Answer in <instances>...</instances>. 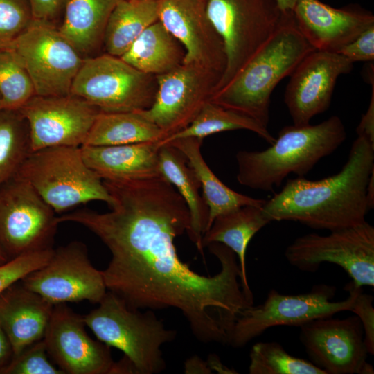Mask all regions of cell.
<instances>
[{"mask_svg": "<svg viewBox=\"0 0 374 374\" xmlns=\"http://www.w3.org/2000/svg\"><path fill=\"white\" fill-rule=\"evenodd\" d=\"M55 211L16 175L0 186V246L8 260L53 248L59 224Z\"/></svg>", "mask_w": 374, "mask_h": 374, "instance_id": "12", "label": "cell"}, {"mask_svg": "<svg viewBox=\"0 0 374 374\" xmlns=\"http://www.w3.org/2000/svg\"><path fill=\"white\" fill-rule=\"evenodd\" d=\"M32 152L28 123L19 109L0 110V186L15 176Z\"/></svg>", "mask_w": 374, "mask_h": 374, "instance_id": "31", "label": "cell"}, {"mask_svg": "<svg viewBox=\"0 0 374 374\" xmlns=\"http://www.w3.org/2000/svg\"><path fill=\"white\" fill-rule=\"evenodd\" d=\"M204 1L226 56V69L215 93L229 83L272 37L283 12L275 0Z\"/></svg>", "mask_w": 374, "mask_h": 374, "instance_id": "7", "label": "cell"}, {"mask_svg": "<svg viewBox=\"0 0 374 374\" xmlns=\"http://www.w3.org/2000/svg\"><path fill=\"white\" fill-rule=\"evenodd\" d=\"M337 53L353 63L359 61H373L374 60V26L363 31Z\"/></svg>", "mask_w": 374, "mask_h": 374, "instance_id": "38", "label": "cell"}, {"mask_svg": "<svg viewBox=\"0 0 374 374\" xmlns=\"http://www.w3.org/2000/svg\"><path fill=\"white\" fill-rule=\"evenodd\" d=\"M122 0H69L58 29L84 58L103 44L109 16Z\"/></svg>", "mask_w": 374, "mask_h": 374, "instance_id": "25", "label": "cell"}, {"mask_svg": "<svg viewBox=\"0 0 374 374\" xmlns=\"http://www.w3.org/2000/svg\"><path fill=\"white\" fill-rule=\"evenodd\" d=\"M159 142L80 148L87 165L103 180L130 181L161 175Z\"/></svg>", "mask_w": 374, "mask_h": 374, "instance_id": "22", "label": "cell"}, {"mask_svg": "<svg viewBox=\"0 0 374 374\" xmlns=\"http://www.w3.org/2000/svg\"><path fill=\"white\" fill-rule=\"evenodd\" d=\"M107 188L114 199L109 212L82 209L73 215L111 252L102 271L107 290L132 309L175 308L197 340L228 344L237 319L253 305L242 285L235 253L223 244H209L221 265L213 276L181 261L174 241L188 231L189 211L162 175L109 182Z\"/></svg>", "mask_w": 374, "mask_h": 374, "instance_id": "1", "label": "cell"}, {"mask_svg": "<svg viewBox=\"0 0 374 374\" xmlns=\"http://www.w3.org/2000/svg\"><path fill=\"white\" fill-rule=\"evenodd\" d=\"M3 109V98L0 93V110Z\"/></svg>", "mask_w": 374, "mask_h": 374, "instance_id": "46", "label": "cell"}, {"mask_svg": "<svg viewBox=\"0 0 374 374\" xmlns=\"http://www.w3.org/2000/svg\"><path fill=\"white\" fill-rule=\"evenodd\" d=\"M33 18L57 24L69 0H28Z\"/></svg>", "mask_w": 374, "mask_h": 374, "instance_id": "39", "label": "cell"}, {"mask_svg": "<svg viewBox=\"0 0 374 374\" xmlns=\"http://www.w3.org/2000/svg\"><path fill=\"white\" fill-rule=\"evenodd\" d=\"M159 145L160 174L175 186L184 199L190 215V226L186 233L203 255L202 240L207 229L209 211L199 191L201 184L181 151L170 143Z\"/></svg>", "mask_w": 374, "mask_h": 374, "instance_id": "23", "label": "cell"}, {"mask_svg": "<svg viewBox=\"0 0 374 374\" xmlns=\"http://www.w3.org/2000/svg\"><path fill=\"white\" fill-rule=\"evenodd\" d=\"M374 170V145L357 136L347 161L335 175L312 181L287 179L282 190L265 200L269 222L294 221L330 231L364 222L370 209L367 184Z\"/></svg>", "mask_w": 374, "mask_h": 374, "instance_id": "2", "label": "cell"}, {"mask_svg": "<svg viewBox=\"0 0 374 374\" xmlns=\"http://www.w3.org/2000/svg\"><path fill=\"white\" fill-rule=\"evenodd\" d=\"M353 66V62L335 52L315 50L309 53L290 75L285 92L293 125H308L314 116L326 111L337 80Z\"/></svg>", "mask_w": 374, "mask_h": 374, "instance_id": "19", "label": "cell"}, {"mask_svg": "<svg viewBox=\"0 0 374 374\" xmlns=\"http://www.w3.org/2000/svg\"><path fill=\"white\" fill-rule=\"evenodd\" d=\"M30 76L35 95L65 96L84 57L54 24L35 19L8 48Z\"/></svg>", "mask_w": 374, "mask_h": 374, "instance_id": "11", "label": "cell"}, {"mask_svg": "<svg viewBox=\"0 0 374 374\" xmlns=\"http://www.w3.org/2000/svg\"><path fill=\"white\" fill-rule=\"evenodd\" d=\"M53 248L22 254L0 265V293L11 284L44 265L53 253Z\"/></svg>", "mask_w": 374, "mask_h": 374, "instance_id": "36", "label": "cell"}, {"mask_svg": "<svg viewBox=\"0 0 374 374\" xmlns=\"http://www.w3.org/2000/svg\"><path fill=\"white\" fill-rule=\"evenodd\" d=\"M0 93L3 109H19L35 95L27 71L9 49H0Z\"/></svg>", "mask_w": 374, "mask_h": 374, "instance_id": "33", "label": "cell"}, {"mask_svg": "<svg viewBox=\"0 0 374 374\" xmlns=\"http://www.w3.org/2000/svg\"><path fill=\"white\" fill-rule=\"evenodd\" d=\"M98 304L83 316L86 326L98 339L121 350L136 374L163 371L166 364L161 347L172 341L177 332L166 329L151 310L141 313L110 291Z\"/></svg>", "mask_w": 374, "mask_h": 374, "instance_id": "5", "label": "cell"}, {"mask_svg": "<svg viewBox=\"0 0 374 374\" xmlns=\"http://www.w3.org/2000/svg\"><path fill=\"white\" fill-rule=\"evenodd\" d=\"M61 213L81 204L114 199L103 179L85 163L80 147L57 146L32 152L17 174Z\"/></svg>", "mask_w": 374, "mask_h": 374, "instance_id": "6", "label": "cell"}, {"mask_svg": "<svg viewBox=\"0 0 374 374\" xmlns=\"http://www.w3.org/2000/svg\"><path fill=\"white\" fill-rule=\"evenodd\" d=\"M19 111L28 123L32 152L51 147L82 146L101 112L71 93L35 95Z\"/></svg>", "mask_w": 374, "mask_h": 374, "instance_id": "16", "label": "cell"}, {"mask_svg": "<svg viewBox=\"0 0 374 374\" xmlns=\"http://www.w3.org/2000/svg\"><path fill=\"white\" fill-rule=\"evenodd\" d=\"M346 138L345 126L337 116L317 125L285 126L266 150L237 152V180L252 189L272 190L290 174L305 175Z\"/></svg>", "mask_w": 374, "mask_h": 374, "instance_id": "4", "label": "cell"}, {"mask_svg": "<svg viewBox=\"0 0 374 374\" xmlns=\"http://www.w3.org/2000/svg\"><path fill=\"white\" fill-rule=\"evenodd\" d=\"M235 130L251 131L270 144L276 139L269 133L267 127L254 118L208 101L190 125L182 130L166 137L159 142V144L180 138L195 137L204 139L213 134Z\"/></svg>", "mask_w": 374, "mask_h": 374, "instance_id": "30", "label": "cell"}, {"mask_svg": "<svg viewBox=\"0 0 374 374\" xmlns=\"http://www.w3.org/2000/svg\"><path fill=\"white\" fill-rule=\"evenodd\" d=\"M367 199L371 210L374 206V170L372 172L367 184Z\"/></svg>", "mask_w": 374, "mask_h": 374, "instance_id": "43", "label": "cell"}, {"mask_svg": "<svg viewBox=\"0 0 374 374\" xmlns=\"http://www.w3.org/2000/svg\"><path fill=\"white\" fill-rule=\"evenodd\" d=\"M13 357L10 341L0 327V374Z\"/></svg>", "mask_w": 374, "mask_h": 374, "instance_id": "41", "label": "cell"}, {"mask_svg": "<svg viewBox=\"0 0 374 374\" xmlns=\"http://www.w3.org/2000/svg\"><path fill=\"white\" fill-rule=\"evenodd\" d=\"M184 56L182 45L158 20L120 57L137 70L157 76L182 64Z\"/></svg>", "mask_w": 374, "mask_h": 374, "instance_id": "27", "label": "cell"}, {"mask_svg": "<svg viewBox=\"0 0 374 374\" xmlns=\"http://www.w3.org/2000/svg\"><path fill=\"white\" fill-rule=\"evenodd\" d=\"M159 20V0H122L112 12L105 30L106 53L121 57L138 37Z\"/></svg>", "mask_w": 374, "mask_h": 374, "instance_id": "29", "label": "cell"}, {"mask_svg": "<svg viewBox=\"0 0 374 374\" xmlns=\"http://www.w3.org/2000/svg\"><path fill=\"white\" fill-rule=\"evenodd\" d=\"M373 296L357 290L350 311L359 318L364 330V342L368 354L374 355V308Z\"/></svg>", "mask_w": 374, "mask_h": 374, "instance_id": "37", "label": "cell"}, {"mask_svg": "<svg viewBox=\"0 0 374 374\" xmlns=\"http://www.w3.org/2000/svg\"><path fill=\"white\" fill-rule=\"evenodd\" d=\"M155 77L154 102L148 109L139 112L157 125L166 137L190 124L210 101L220 80L217 74L186 63Z\"/></svg>", "mask_w": 374, "mask_h": 374, "instance_id": "14", "label": "cell"}, {"mask_svg": "<svg viewBox=\"0 0 374 374\" xmlns=\"http://www.w3.org/2000/svg\"><path fill=\"white\" fill-rule=\"evenodd\" d=\"M309 233L295 239L285 251L287 262L306 272L324 262L341 267L357 287L374 286V227L364 222L330 231Z\"/></svg>", "mask_w": 374, "mask_h": 374, "instance_id": "10", "label": "cell"}, {"mask_svg": "<svg viewBox=\"0 0 374 374\" xmlns=\"http://www.w3.org/2000/svg\"><path fill=\"white\" fill-rule=\"evenodd\" d=\"M249 359L250 374H326L310 361L290 355L274 341L253 345Z\"/></svg>", "mask_w": 374, "mask_h": 374, "instance_id": "32", "label": "cell"}, {"mask_svg": "<svg viewBox=\"0 0 374 374\" xmlns=\"http://www.w3.org/2000/svg\"><path fill=\"white\" fill-rule=\"evenodd\" d=\"M202 143L203 139L187 137L176 139L166 143L171 144L184 154L201 184L202 194L209 211L207 231L217 216L243 206H262L265 199L239 193L220 180L202 155Z\"/></svg>", "mask_w": 374, "mask_h": 374, "instance_id": "26", "label": "cell"}, {"mask_svg": "<svg viewBox=\"0 0 374 374\" xmlns=\"http://www.w3.org/2000/svg\"><path fill=\"white\" fill-rule=\"evenodd\" d=\"M53 307L21 280L0 293V327L11 344L13 355L43 339Z\"/></svg>", "mask_w": 374, "mask_h": 374, "instance_id": "21", "label": "cell"}, {"mask_svg": "<svg viewBox=\"0 0 374 374\" xmlns=\"http://www.w3.org/2000/svg\"><path fill=\"white\" fill-rule=\"evenodd\" d=\"M156 91L155 76L106 53L84 59L71 89V94L105 112L147 109Z\"/></svg>", "mask_w": 374, "mask_h": 374, "instance_id": "9", "label": "cell"}, {"mask_svg": "<svg viewBox=\"0 0 374 374\" xmlns=\"http://www.w3.org/2000/svg\"><path fill=\"white\" fill-rule=\"evenodd\" d=\"M358 287L352 281L348 283L344 287L348 297L339 301H332L335 287L325 284L299 294H283L271 289L262 303L251 305L238 317L228 344L242 347L271 328L299 327L316 319L350 311Z\"/></svg>", "mask_w": 374, "mask_h": 374, "instance_id": "8", "label": "cell"}, {"mask_svg": "<svg viewBox=\"0 0 374 374\" xmlns=\"http://www.w3.org/2000/svg\"><path fill=\"white\" fill-rule=\"evenodd\" d=\"M374 84L373 83L372 95L368 107L362 116L356 132L357 136L365 137L374 145Z\"/></svg>", "mask_w": 374, "mask_h": 374, "instance_id": "40", "label": "cell"}, {"mask_svg": "<svg viewBox=\"0 0 374 374\" xmlns=\"http://www.w3.org/2000/svg\"><path fill=\"white\" fill-rule=\"evenodd\" d=\"M165 133L139 111L97 116L83 145L107 146L161 141Z\"/></svg>", "mask_w": 374, "mask_h": 374, "instance_id": "28", "label": "cell"}, {"mask_svg": "<svg viewBox=\"0 0 374 374\" xmlns=\"http://www.w3.org/2000/svg\"><path fill=\"white\" fill-rule=\"evenodd\" d=\"M142 1H152V0H142Z\"/></svg>", "mask_w": 374, "mask_h": 374, "instance_id": "47", "label": "cell"}, {"mask_svg": "<svg viewBox=\"0 0 374 374\" xmlns=\"http://www.w3.org/2000/svg\"><path fill=\"white\" fill-rule=\"evenodd\" d=\"M85 326L83 316L54 305L43 337L49 357L64 374H116L110 347L91 339Z\"/></svg>", "mask_w": 374, "mask_h": 374, "instance_id": "17", "label": "cell"}, {"mask_svg": "<svg viewBox=\"0 0 374 374\" xmlns=\"http://www.w3.org/2000/svg\"><path fill=\"white\" fill-rule=\"evenodd\" d=\"M48 357L42 339L13 355L1 374H64Z\"/></svg>", "mask_w": 374, "mask_h": 374, "instance_id": "35", "label": "cell"}, {"mask_svg": "<svg viewBox=\"0 0 374 374\" xmlns=\"http://www.w3.org/2000/svg\"><path fill=\"white\" fill-rule=\"evenodd\" d=\"M186 373H211L208 363L204 362L197 356L187 359L185 363Z\"/></svg>", "mask_w": 374, "mask_h": 374, "instance_id": "42", "label": "cell"}, {"mask_svg": "<svg viewBox=\"0 0 374 374\" xmlns=\"http://www.w3.org/2000/svg\"><path fill=\"white\" fill-rule=\"evenodd\" d=\"M8 260H9L8 258L0 246V265L5 263Z\"/></svg>", "mask_w": 374, "mask_h": 374, "instance_id": "45", "label": "cell"}, {"mask_svg": "<svg viewBox=\"0 0 374 374\" xmlns=\"http://www.w3.org/2000/svg\"><path fill=\"white\" fill-rule=\"evenodd\" d=\"M262 207L243 206L217 216L202 240L203 247L213 242H219L235 253L241 271L242 285L250 296H253V293L247 276L246 251L254 235L270 223Z\"/></svg>", "mask_w": 374, "mask_h": 374, "instance_id": "24", "label": "cell"}, {"mask_svg": "<svg viewBox=\"0 0 374 374\" xmlns=\"http://www.w3.org/2000/svg\"><path fill=\"white\" fill-rule=\"evenodd\" d=\"M282 12H292L298 0H275Z\"/></svg>", "mask_w": 374, "mask_h": 374, "instance_id": "44", "label": "cell"}, {"mask_svg": "<svg viewBox=\"0 0 374 374\" xmlns=\"http://www.w3.org/2000/svg\"><path fill=\"white\" fill-rule=\"evenodd\" d=\"M315 49L296 26L292 12L267 42L210 101L258 121L267 127L271 95L299 64Z\"/></svg>", "mask_w": 374, "mask_h": 374, "instance_id": "3", "label": "cell"}, {"mask_svg": "<svg viewBox=\"0 0 374 374\" xmlns=\"http://www.w3.org/2000/svg\"><path fill=\"white\" fill-rule=\"evenodd\" d=\"M33 20L28 0H0V49H8Z\"/></svg>", "mask_w": 374, "mask_h": 374, "instance_id": "34", "label": "cell"}, {"mask_svg": "<svg viewBox=\"0 0 374 374\" xmlns=\"http://www.w3.org/2000/svg\"><path fill=\"white\" fill-rule=\"evenodd\" d=\"M300 327V340L310 362L326 374H373L367 362L364 330L357 315L319 318Z\"/></svg>", "mask_w": 374, "mask_h": 374, "instance_id": "15", "label": "cell"}, {"mask_svg": "<svg viewBox=\"0 0 374 374\" xmlns=\"http://www.w3.org/2000/svg\"><path fill=\"white\" fill-rule=\"evenodd\" d=\"M21 281L54 305L84 300L98 303L107 292L102 271L92 265L85 244L78 241L54 249L44 265Z\"/></svg>", "mask_w": 374, "mask_h": 374, "instance_id": "13", "label": "cell"}, {"mask_svg": "<svg viewBox=\"0 0 374 374\" xmlns=\"http://www.w3.org/2000/svg\"><path fill=\"white\" fill-rule=\"evenodd\" d=\"M292 13L299 30L317 51L337 53L374 26L370 12L335 8L319 0H298Z\"/></svg>", "mask_w": 374, "mask_h": 374, "instance_id": "20", "label": "cell"}, {"mask_svg": "<svg viewBox=\"0 0 374 374\" xmlns=\"http://www.w3.org/2000/svg\"><path fill=\"white\" fill-rule=\"evenodd\" d=\"M159 20L184 47L183 63L199 66L221 80L226 66L224 45L204 0H159Z\"/></svg>", "mask_w": 374, "mask_h": 374, "instance_id": "18", "label": "cell"}]
</instances>
